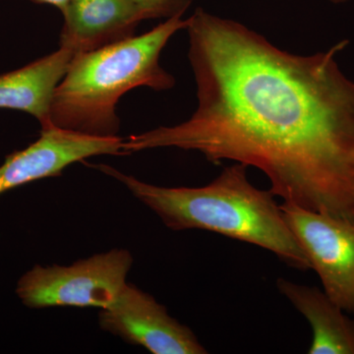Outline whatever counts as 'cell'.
Segmentation results:
<instances>
[{"label":"cell","instance_id":"9","mask_svg":"<svg viewBox=\"0 0 354 354\" xmlns=\"http://www.w3.org/2000/svg\"><path fill=\"white\" fill-rule=\"evenodd\" d=\"M74 55L59 48L24 67L0 75V109L31 114L43 128L50 127L53 94Z\"/></svg>","mask_w":354,"mask_h":354},{"label":"cell","instance_id":"10","mask_svg":"<svg viewBox=\"0 0 354 354\" xmlns=\"http://www.w3.org/2000/svg\"><path fill=\"white\" fill-rule=\"evenodd\" d=\"M277 286L311 326L309 354H354V319L324 290L286 279H279Z\"/></svg>","mask_w":354,"mask_h":354},{"label":"cell","instance_id":"3","mask_svg":"<svg viewBox=\"0 0 354 354\" xmlns=\"http://www.w3.org/2000/svg\"><path fill=\"white\" fill-rule=\"evenodd\" d=\"M186 26L183 14H177L145 34L75 55L53 94L51 127L118 136L116 106L123 95L138 87L162 92L176 86V78L160 64V53Z\"/></svg>","mask_w":354,"mask_h":354},{"label":"cell","instance_id":"1","mask_svg":"<svg viewBox=\"0 0 354 354\" xmlns=\"http://www.w3.org/2000/svg\"><path fill=\"white\" fill-rule=\"evenodd\" d=\"M198 106L189 120L124 139L128 153L176 148L259 169L274 196L354 220V82L335 57L298 55L197 8L187 19Z\"/></svg>","mask_w":354,"mask_h":354},{"label":"cell","instance_id":"6","mask_svg":"<svg viewBox=\"0 0 354 354\" xmlns=\"http://www.w3.org/2000/svg\"><path fill=\"white\" fill-rule=\"evenodd\" d=\"M100 325L153 354L208 353L194 333L169 316L164 305L128 283L111 306L102 309Z\"/></svg>","mask_w":354,"mask_h":354},{"label":"cell","instance_id":"5","mask_svg":"<svg viewBox=\"0 0 354 354\" xmlns=\"http://www.w3.org/2000/svg\"><path fill=\"white\" fill-rule=\"evenodd\" d=\"M288 227L317 272L323 290L354 315V220L281 204Z\"/></svg>","mask_w":354,"mask_h":354},{"label":"cell","instance_id":"7","mask_svg":"<svg viewBox=\"0 0 354 354\" xmlns=\"http://www.w3.org/2000/svg\"><path fill=\"white\" fill-rule=\"evenodd\" d=\"M121 137H95L55 127L36 142L7 156L0 165V195L25 184L62 176L69 165L101 155H124Z\"/></svg>","mask_w":354,"mask_h":354},{"label":"cell","instance_id":"4","mask_svg":"<svg viewBox=\"0 0 354 354\" xmlns=\"http://www.w3.org/2000/svg\"><path fill=\"white\" fill-rule=\"evenodd\" d=\"M131 254L113 249L70 266L36 265L18 281L16 293L30 308L55 306L106 308L124 290Z\"/></svg>","mask_w":354,"mask_h":354},{"label":"cell","instance_id":"2","mask_svg":"<svg viewBox=\"0 0 354 354\" xmlns=\"http://www.w3.org/2000/svg\"><path fill=\"white\" fill-rule=\"evenodd\" d=\"M95 167L124 184L172 230L215 232L261 247L299 271L311 270L274 193L255 187L249 181L245 165L234 162L201 187H162L109 165Z\"/></svg>","mask_w":354,"mask_h":354},{"label":"cell","instance_id":"11","mask_svg":"<svg viewBox=\"0 0 354 354\" xmlns=\"http://www.w3.org/2000/svg\"><path fill=\"white\" fill-rule=\"evenodd\" d=\"M148 14L149 19L169 18L185 13L192 0H135Z\"/></svg>","mask_w":354,"mask_h":354},{"label":"cell","instance_id":"13","mask_svg":"<svg viewBox=\"0 0 354 354\" xmlns=\"http://www.w3.org/2000/svg\"><path fill=\"white\" fill-rule=\"evenodd\" d=\"M329 1L332 2V3L335 4H341L344 3V2H348L349 0H329Z\"/></svg>","mask_w":354,"mask_h":354},{"label":"cell","instance_id":"12","mask_svg":"<svg viewBox=\"0 0 354 354\" xmlns=\"http://www.w3.org/2000/svg\"><path fill=\"white\" fill-rule=\"evenodd\" d=\"M32 1L57 7L58 10L62 14L64 12L65 9H66L69 0H32Z\"/></svg>","mask_w":354,"mask_h":354},{"label":"cell","instance_id":"8","mask_svg":"<svg viewBox=\"0 0 354 354\" xmlns=\"http://www.w3.org/2000/svg\"><path fill=\"white\" fill-rule=\"evenodd\" d=\"M62 15L59 48L74 57L132 38L149 19L135 0H69Z\"/></svg>","mask_w":354,"mask_h":354}]
</instances>
